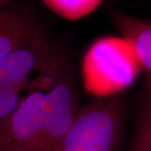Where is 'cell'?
<instances>
[{
	"label": "cell",
	"instance_id": "cell-3",
	"mask_svg": "<svg viewBox=\"0 0 151 151\" xmlns=\"http://www.w3.org/2000/svg\"><path fill=\"white\" fill-rule=\"evenodd\" d=\"M68 71V59L45 34L29 39L0 60V87L46 89Z\"/></svg>",
	"mask_w": 151,
	"mask_h": 151
},
{
	"label": "cell",
	"instance_id": "cell-1",
	"mask_svg": "<svg viewBox=\"0 0 151 151\" xmlns=\"http://www.w3.org/2000/svg\"><path fill=\"white\" fill-rule=\"evenodd\" d=\"M69 70L50 88L32 91L0 122L4 151H57L80 111Z\"/></svg>",
	"mask_w": 151,
	"mask_h": 151
},
{
	"label": "cell",
	"instance_id": "cell-4",
	"mask_svg": "<svg viewBox=\"0 0 151 151\" xmlns=\"http://www.w3.org/2000/svg\"><path fill=\"white\" fill-rule=\"evenodd\" d=\"M121 127L119 102L96 98L80 109L57 151H117Z\"/></svg>",
	"mask_w": 151,
	"mask_h": 151
},
{
	"label": "cell",
	"instance_id": "cell-9",
	"mask_svg": "<svg viewBox=\"0 0 151 151\" xmlns=\"http://www.w3.org/2000/svg\"><path fill=\"white\" fill-rule=\"evenodd\" d=\"M32 86H19L15 87H0V122L9 117L24 97L32 91Z\"/></svg>",
	"mask_w": 151,
	"mask_h": 151
},
{
	"label": "cell",
	"instance_id": "cell-6",
	"mask_svg": "<svg viewBox=\"0 0 151 151\" xmlns=\"http://www.w3.org/2000/svg\"><path fill=\"white\" fill-rule=\"evenodd\" d=\"M113 21L122 36L133 43L143 70L145 71V90L148 99H151V22L114 13Z\"/></svg>",
	"mask_w": 151,
	"mask_h": 151
},
{
	"label": "cell",
	"instance_id": "cell-10",
	"mask_svg": "<svg viewBox=\"0 0 151 151\" xmlns=\"http://www.w3.org/2000/svg\"><path fill=\"white\" fill-rule=\"evenodd\" d=\"M14 4V0H0V9L8 8Z\"/></svg>",
	"mask_w": 151,
	"mask_h": 151
},
{
	"label": "cell",
	"instance_id": "cell-8",
	"mask_svg": "<svg viewBox=\"0 0 151 151\" xmlns=\"http://www.w3.org/2000/svg\"><path fill=\"white\" fill-rule=\"evenodd\" d=\"M129 151H151V99L141 110Z\"/></svg>",
	"mask_w": 151,
	"mask_h": 151
},
{
	"label": "cell",
	"instance_id": "cell-7",
	"mask_svg": "<svg viewBox=\"0 0 151 151\" xmlns=\"http://www.w3.org/2000/svg\"><path fill=\"white\" fill-rule=\"evenodd\" d=\"M56 15L66 20L75 21L90 14L103 0H42Z\"/></svg>",
	"mask_w": 151,
	"mask_h": 151
},
{
	"label": "cell",
	"instance_id": "cell-2",
	"mask_svg": "<svg viewBox=\"0 0 151 151\" xmlns=\"http://www.w3.org/2000/svg\"><path fill=\"white\" fill-rule=\"evenodd\" d=\"M142 70L134 45L124 36L97 40L86 51L81 65L84 87L97 98L127 88Z\"/></svg>",
	"mask_w": 151,
	"mask_h": 151
},
{
	"label": "cell",
	"instance_id": "cell-5",
	"mask_svg": "<svg viewBox=\"0 0 151 151\" xmlns=\"http://www.w3.org/2000/svg\"><path fill=\"white\" fill-rule=\"evenodd\" d=\"M40 34L43 29L27 8L13 4L0 9V60Z\"/></svg>",
	"mask_w": 151,
	"mask_h": 151
},
{
	"label": "cell",
	"instance_id": "cell-11",
	"mask_svg": "<svg viewBox=\"0 0 151 151\" xmlns=\"http://www.w3.org/2000/svg\"><path fill=\"white\" fill-rule=\"evenodd\" d=\"M0 151H4V148L2 147V145H0Z\"/></svg>",
	"mask_w": 151,
	"mask_h": 151
}]
</instances>
